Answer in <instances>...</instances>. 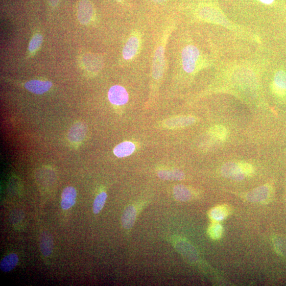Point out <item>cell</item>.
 Segmentation results:
<instances>
[{"mask_svg": "<svg viewBox=\"0 0 286 286\" xmlns=\"http://www.w3.org/2000/svg\"><path fill=\"white\" fill-rule=\"evenodd\" d=\"M208 232L212 238L217 239L222 236L223 227L218 223H214L210 226Z\"/></svg>", "mask_w": 286, "mask_h": 286, "instance_id": "obj_26", "label": "cell"}, {"mask_svg": "<svg viewBox=\"0 0 286 286\" xmlns=\"http://www.w3.org/2000/svg\"><path fill=\"white\" fill-rule=\"evenodd\" d=\"M272 194L271 187L264 185L247 193L246 199L251 202L267 203L271 200Z\"/></svg>", "mask_w": 286, "mask_h": 286, "instance_id": "obj_5", "label": "cell"}, {"mask_svg": "<svg viewBox=\"0 0 286 286\" xmlns=\"http://www.w3.org/2000/svg\"><path fill=\"white\" fill-rule=\"evenodd\" d=\"M53 86L49 81L34 80L26 82L24 87L29 92L37 94L42 95L48 92Z\"/></svg>", "mask_w": 286, "mask_h": 286, "instance_id": "obj_10", "label": "cell"}, {"mask_svg": "<svg viewBox=\"0 0 286 286\" xmlns=\"http://www.w3.org/2000/svg\"><path fill=\"white\" fill-rule=\"evenodd\" d=\"M229 212V208L225 206H219L211 210L210 213V217L214 222H219L228 216Z\"/></svg>", "mask_w": 286, "mask_h": 286, "instance_id": "obj_21", "label": "cell"}, {"mask_svg": "<svg viewBox=\"0 0 286 286\" xmlns=\"http://www.w3.org/2000/svg\"><path fill=\"white\" fill-rule=\"evenodd\" d=\"M107 198V194L105 192H102L96 197L93 205L94 214H99L105 205Z\"/></svg>", "mask_w": 286, "mask_h": 286, "instance_id": "obj_23", "label": "cell"}, {"mask_svg": "<svg viewBox=\"0 0 286 286\" xmlns=\"http://www.w3.org/2000/svg\"><path fill=\"white\" fill-rule=\"evenodd\" d=\"M60 0H48L49 5L52 6V7H55L58 3H59Z\"/></svg>", "mask_w": 286, "mask_h": 286, "instance_id": "obj_30", "label": "cell"}, {"mask_svg": "<svg viewBox=\"0 0 286 286\" xmlns=\"http://www.w3.org/2000/svg\"><path fill=\"white\" fill-rule=\"evenodd\" d=\"M174 28L173 24L167 26L156 45L153 52L151 66L152 88L156 92L164 76L166 68V48L169 37Z\"/></svg>", "mask_w": 286, "mask_h": 286, "instance_id": "obj_1", "label": "cell"}, {"mask_svg": "<svg viewBox=\"0 0 286 286\" xmlns=\"http://www.w3.org/2000/svg\"><path fill=\"white\" fill-rule=\"evenodd\" d=\"M76 191L73 187H68L63 190L61 196V207L64 210L72 207L76 202Z\"/></svg>", "mask_w": 286, "mask_h": 286, "instance_id": "obj_12", "label": "cell"}, {"mask_svg": "<svg viewBox=\"0 0 286 286\" xmlns=\"http://www.w3.org/2000/svg\"><path fill=\"white\" fill-rule=\"evenodd\" d=\"M238 163L245 176H251L254 173V168L250 164L245 162H239Z\"/></svg>", "mask_w": 286, "mask_h": 286, "instance_id": "obj_27", "label": "cell"}, {"mask_svg": "<svg viewBox=\"0 0 286 286\" xmlns=\"http://www.w3.org/2000/svg\"><path fill=\"white\" fill-rule=\"evenodd\" d=\"M95 15L94 6L89 0H81L78 6L77 17L79 22L87 24L92 22Z\"/></svg>", "mask_w": 286, "mask_h": 286, "instance_id": "obj_7", "label": "cell"}, {"mask_svg": "<svg viewBox=\"0 0 286 286\" xmlns=\"http://www.w3.org/2000/svg\"><path fill=\"white\" fill-rule=\"evenodd\" d=\"M87 127L82 122H77L70 130L68 138L72 142L82 141L86 135Z\"/></svg>", "mask_w": 286, "mask_h": 286, "instance_id": "obj_14", "label": "cell"}, {"mask_svg": "<svg viewBox=\"0 0 286 286\" xmlns=\"http://www.w3.org/2000/svg\"><path fill=\"white\" fill-rule=\"evenodd\" d=\"M258 1L265 5H271L274 3L275 0H258Z\"/></svg>", "mask_w": 286, "mask_h": 286, "instance_id": "obj_29", "label": "cell"}, {"mask_svg": "<svg viewBox=\"0 0 286 286\" xmlns=\"http://www.w3.org/2000/svg\"><path fill=\"white\" fill-rule=\"evenodd\" d=\"M274 243L276 251L282 256L286 255V238L278 236L274 238Z\"/></svg>", "mask_w": 286, "mask_h": 286, "instance_id": "obj_25", "label": "cell"}, {"mask_svg": "<svg viewBox=\"0 0 286 286\" xmlns=\"http://www.w3.org/2000/svg\"><path fill=\"white\" fill-rule=\"evenodd\" d=\"M175 246L181 255L188 261L191 262L197 261L198 258L197 252L190 243L185 240H179L176 243Z\"/></svg>", "mask_w": 286, "mask_h": 286, "instance_id": "obj_9", "label": "cell"}, {"mask_svg": "<svg viewBox=\"0 0 286 286\" xmlns=\"http://www.w3.org/2000/svg\"><path fill=\"white\" fill-rule=\"evenodd\" d=\"M19 262V258L16 253L5 256L0 263V269L4 272H8L14 269Z\"/></svg>", "mask_w": 286, "mask_h": 286, "instance_id": "obj_20", "label": "cell"}, {"mask_svg": "<svg viewBox=\"0 0 286 286\" xmlns=\"http://www.w3.org/2000/svg\"><path fill=\"white\" fill-rule=\"evenodd\" d=\"M148 1L154 4H164L170 1V0H148Z\"/></svg>", "mask_w": 286, "mask_h": 286, "instance_id": "obj_28", "label": "cell"}, {"mask_svg": "<svg viewBox=\"0 0 286 286\" xmlns=\"http://www.w3.org/2000/svg\"><path fill=\"white\" fill-rule=\"evenodd\" d=\"M210 134L214 139L224 141L228 136V132L225 127L220 125H214L209 130Z\"/></svg>", "mask_w": 286, "mask_h": 286, "instance_id": "obj_22", "label": "cell"}, {"mask_svg": "<svg viewBox=\"0 0 286 286\" xmlns=\"http://www.w3.org/2000/svg\"><path fill=\"white\" fill-rule=\"evenodd\" d=\"M108 99L113 105L123 106L129 100V95L125 88L115 85L110 88L108 92Z\"/></svg>", "mask_w": 286, "mask_h": 286, "instance_id": "obj_6", "label": "cell"}, {"mask_svg": "<svg viewBox=\"0 0 286 286\" xmlns=\"http://www.w3.org/2000/svg\"><path fill=\"white\" fill-rule=\"evenodd\" d=\"M158 175L162 180L171 181L183 180L185 177L184 173L178 169L160 170L158 172Z\"/></svg>", "mask_w": 286, "mask_h": 286, "instance_id": "obj_18", "label": "cell"}, {"mask_svg": "<svg viewBox=\"0 0 286 286\" xmlns=\"http://www.w3.org/2000/svg\"><path fill=\"white\" fill-rule=\"evenodd\" d=\"M85 66L90 71L94 73L98 72L103 66L102 58L96 55L90 54L85 57Z\"/></svg>", "mask_w": 286, "mask_h": 286, "instance_id": "obj_19", "label": "cell"}, {"mask_svg": "<svg viewBox=\"0 0 286 286\" xmlns=\"http://www.w3.org/2000/svg\"><path fill=\"white\" fill-rule=\"evenodd\" d=\"M173 194L175 199L183 202L191 200L192 197L190 188L183 185L175 186L173 188Z\"/></svg>", "mask_w": 286, "mask_h": 286, "instance_id": "obj_17", "label": "cell"}, {"mask_svg": "<svg viewBox=\"0 0 286 286\" xmlns=\"http://www.w3.org/2000/svg\"><path fill=\"white\" fill-rule=\"evenodd\" d=\"M136 146L134 143L130 141L123 142L114 149V153L117 157L125 158L131 155L135 152Z\"/></svg>", "mask_w": 286, "mask_h": 286, "instance_id": "obj_15", "label": "cell"}, {"mask_svg": "<svg viewBox=\"0 0 286 286\" xmlns=\"http://www.w3.org/2000/svg\"><path fill=\"white\" fill-rule=\"evenodd\" d=\"M40 245L42 255L45 257H49L54 249L53 237L48 232H44L40 238Z\"/></svg>", "mask_w": 286, "mask_h": 286, "instance_id": "obj_13", "label": "cell"}, {"mask_svg": "<svg viewBox=\"0 0 286 286\" xmlns=\"http://www.w3.org/2000/svg\"><path fill=\"white\" fill-rule=\"evenodd\" d=\"M116 2H118L120 4H125V0H115Z\"/></svg>", "mask_w": 286, "mask_h": 286, "instance_id": "obj_31", "label": "cell"}, {"mask_svg": "<svg viewBox=\"0 0 286 286\" xmlns=\"http://www.w3.org/2000/svg\"><path fill=\"white\" fill-rule=\"evenodd\" d=\"M272 90L277 95L284 96L286 94V73L279 70L276 73L272 83Z\"/></svg>", "mask_w": 286, "mask_h": 286, "instance_id": "obj_11", "label": "cell"}, {"mask_svg": "<svg viewBox=\"0 0 286 286\" xmlns=\"http://www.w3.org/2000/svg\"><path fill=\"white\" fill-rule=\"evenodd\" d=\"M221 173L223 177L236 181L242 180L245 175L242 172L238 165L235 162H228L223 165L221 169Z\"/></svg>", "mask_w": 286, "mask_h": 286, "instance_id": "obj_8", "label": "cell"}, {"mask_svg": "<svg viewBox=\"0 0 286 286\" xmlns=\"http://www.w3.org/2000/svg\"><path fill=\"white\" fill-rule=\"evenodd\" d=\"M136 212L135 208L132 205L126 208L121 216V223L123 228L126 230L132 228L136 220Z\"/></svg>", "mask_w": 286, "mask_h": 286, "instance_id": "obj_16", "label": "cell"}, {"mask_svg": "<svg viewBox=\"0 0 286 286\" xmlns=\"http://www.w3.org/2000/svg\"><path fill=\"white\" fill-rule=\"evenodd\" d=\"M182 67L187 73L192 74L198 69L201 60L200 52L194 45L185 47L181 51Z\"/></svg>", "mask_w": 286, "mask_h": 286, "instance_id": "obj_2", "label": "cell"}, {"mask_svg": "<svg viewBox=\"0 0 286 286\" xmlns=\"http://www.w3.org/2000/svg\"><path fill=\"white\" fill-rule=\"evenodd\" d=\"M142 44V38L138 30H134L129 34L122 49L123 61L131 62L140 53Z\"/></svg>", "mask_w": 286, "mask_h": 286, "instance_id": "obj_3", "label": "cell"}, {"mask_svg": "<svg viewBox=\"0 0 286 286\" xmlns=\"http://www.w3.org/2000/svg\"><path fill=\"white\" fill-rule=\"evenodd\" d=\"M196 121V119L191 115L177 116L165 119L162 126L168 129H180L192 125Z\"/></svg>", "mask_w": 286, "mask_h": 286, "instance_id": "obj_4", "label": "cell"}, {"mask_svg": "<svg viewBox=\"0 0 286 286\" xmlns=\"http://www.w3.org/2000/svg\"><path fill=\"white\" fill-rule=\"evenodd\" d=\"M43 36L40 34H36L32 37L28 47L30 53H34L41 47L43 43Z\"/></svg>", "mask_w": 286, "mask_h": 286, "instance_id": "obj_24", "label": "cell"}]
</instances>
